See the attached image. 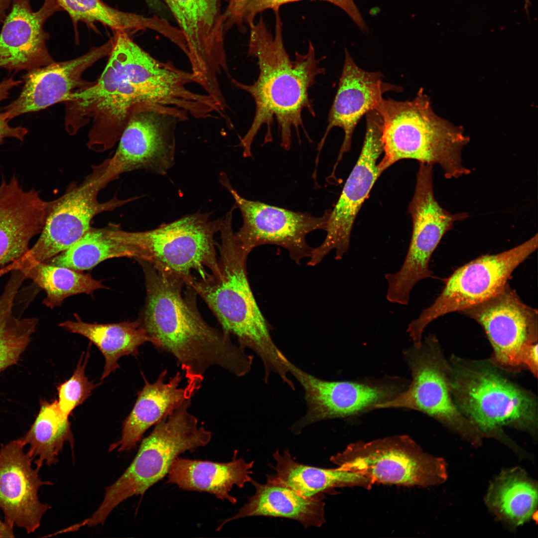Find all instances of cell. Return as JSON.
Instances as JSON below:
<instances>
[{
	"label": "cell",
	"instance_id": "obj_22",
	"mask_svg": "<svg viewBox=\"0 0 538 538\" xmlns=\"http://www.w3.org/2000/svg\"><path fill=\"white\" fill-rule=\"evenodd\" d=\"M113 43L112 37L76 58L54 62L28 71L22 77L24 84L19 95L3 108L2 113L6 119L10 121L23 114L64 102L70 94L91 84L83 79L84 72L98 60L109 55Z\"/></svg>",
	"mask_w": 538,
	"mask_h": 538
},
{
	"label": "cell",
	"instance_id": "obj_19",
	"mask_svg": "<svg viewBox=\"0 0 538 538\" xmlns=\"http://www.w3.org/2000/svg\"><path fill=\"white\" fill-rule=\"evenodd\" d=\"M184 37L192 73L201 83L228 72L221 0H163Z\"/></svg>",
	"mask_w": 538,
	"mask_h": 538
},
{
	"label": "cell",
	"instance_id": "obj_4",
	"mask_svg": "<svg viewBox=\"0 0 538 538\" xmlns=\"http://www.w3.org/2000/svg\"><path fill=\"white\" fill-rule=\"evenodd\" d=\"M233 213L224 217L220 230L219 269L195 278L192 287L207 304L222 330L235 336L239 346L250 349L261 359L267 381L270 372L285 379L288 360L275 345L269 326L254 296L247 271L246 254L236 243Z\"/></svg>",
	"mask_w": 538,
	"mask_h": 538
},
{
	"label": "cell",
	"instance_id": "obj_38",
	"mask_svg": "<svg viewBox=\"0 0 538 538\" xmlns=\"http://www.w3.org/2000/svg\"><path fill=\"white\" fill-rule=\"evenodd\" d=\"M21 80H15L12 77L3 79L0 82V102L7 98L10 90L22 83ZM4 114L0 113V144L7 137L15 138L22 141L28 133L26 128L22 127H11L8 124Z\"/></svg>",
	"mask_w": 538,
	"mask_h": 538
},
{
	"label": "cell",
	"instance_id": "obj_24",
	"mask_svg": "<svg viewBox=\"0 0 538 538\" xmlns=\"http://www.w3.org/2000/svg\"><path fill=\"white\" fill-rule=\"evenodd\" d=\"M50 202L34 189L24 191L15 176L0 185V268L21 259L43 227Z\"/></svg>",
	"mask_w": 538,
	"mask_h": 538
},
{
	"label": "cell",
	"instance_id": "obj_23",
	"mask_svg": "<svg viewBox=\"0 0 538 538\" xmlns=\"http://www.w3.org/2000/svg\"><path fill=\"white\" fill-rule=\"evenodd\" d=\"M402 90V87L384 82L381 72L362 69L345 49L344 63L329 113L328 125L318 146L319 153L330 131L334 127L343 130L344 137L332 174L344 154L350 150L354 131L362 117L376 109L383 99L384 93Z\"/></svg>",
	"mask_w": 538,
	"mask_h": 538
},
{
	"label": "cell",
	"instance_id": "obj_35",
	"mask_svg": "<svg viewBox=\"0 0 538 538\" xmlns=\"http://www.w3.org/2000/svg\"><path fill=\"white\" fill-rule=\"evenodd\" d=\"M119 257L135 259L136 254L130 246L112 238L107 228L91 227L68 249L44 262L82 271L105 260Z\"/></svg>",
	"mask_w": 538,
	"mask_h": 538
},
{
	"label": "cell",
	"instance_id": "obj_32",
	"mask_svg": "<svg viewBox=\"0 0 538 538\" xmlns=\"http://www.w3.org/2000/svg\"><path fill=\"white\" fill-rule=\"evenodd\" d=\"M62 10L70 16L75 31L77 24L84 22L92 25L100 23L113 32L128 33L150 29L164 35L168 31L167 21L159 16H145L118 10L102 0H56Z\"/></svg>",
	"mask_w": 538,
	"mask_h": 538
},
{
	"label": "cell",
	"instance_id": "obj_27",
	"mask_svg": "<svg viewBox=\"0 0 538 538\" xmlns=\"http://www.w3.org/2000/svg\"><path fill=\"white\" fill-rule=\"evenodd\" d=\"M220 463L177 457L168 473L169 483L186 491L207 492L217 499L235 504L237 499L230 495L234 486L243 488L251 482L254 461L243 458Z\"/></svg>",
	"mask_w": 538,
	"mask_h": 538
},
{
	"label": "cell",
	"instance_id": "obj_15",
	"mask_svg": "<svg viewBox=\"0 0 538 538\" xmlns=\"http://www.w3.org/2000/svg\"><path fill=\"white\" fill-rule=\"evenodd\" d=\"M288 367L304 390L307 406L305 414L292 426L294 434L318 421L354 417L376 409L398 397L409 384L398 377L330 381L310 375L290 361Z\"/></svg>",
	"mask_w": 538,
	"mask_h": 538
},
{
	"label": "cell",
	"instance_id": "obj_10",
	"mask_svg": "<svg viewBox=\"0 0 538 538\" xmlns=\"http://www.w3.org/2000/svg\"><path fill=\"white\" fill-rule=\"evenodd\" d=\"M330 460L341 469L366 477L373 484L428 487L446 478L443 460L425 452L407 435L352 442Z\"/></svg>",
	"mask_w": 538,
	"mask_h": 538
},
{
	"label": "cell",
	"instance_id": "obj_5",
	"mask_svg": "<svg viewBox=\"0 0 538 538\" xmlns=\"http://www.w3.org/2000/svg\"><path fill=\"white\" fill-rule=\"evenodd\" d=\"M375 110L383 120L384 156L378 164L381 173L404 159L437 164L447 179H456L471 173L462 158V149L470 141L469 136L462 127L435 114L422 88L410 101L383 98Z\"/></svg>",
	"mask_w": 538,
	"mask_h": 538
},
{
	"label": "cell",
	"instance_id": "obj_26",
	"mask_svg": "<svg viewBox=\"0 0 538 538\" xmlns=\"http://www.w3.org/2000/svg\"><path fill=\"white\" fill-rule=\"evenodd\" d=\"M260 483L253 479V495L234 516L224 520L217 529L232 520L250 517L282 518L296 521L303 527H321L325 523L324 494L303 496L285 485L274 474L267 475Z\"/></svg>",
	"mask_w": 538,
	"mask_h": 538
},
{
	"label": "cell",
	"instance_id": "obj_25",
	"mask_svg": "<svg viewBox=\"0 0 538 538\" xmlns=\"http://www.w3.org/2000/svg\"><path fill=\"white\" fill-rule=\"evenodd\" d=\"M166 374V370L162 371L152 383L143 376L144 386L124 421L120 439L110 445L109 451L124 452L134 448L149 428L191 399L201 387L193 382L180 387L182 380L180 372L165 382Z\"/></svg>",
	"mask_w": 538,
	"mask_h": 538
},
{
	"label": "cell",
	"instance_id": "obj_3",
	"mask_svg": "<svg viewBox=\"0 0 538 538\" xmlns=\"http://www.w3.org/2000/svg\"><path fill=\"white\" fill-rule=\"evenodd\" d=\"M107 65L98 80L70 94L66 103L67 131L76 133L92 123L88 145L102 151L120 137L133 110L146 104H161L144 69L143 50L124 31L114 32Z\"/></svg>",
	"mask_w": 538,
	"mask_h": 538
},
{
	"label": "cell",
	"instance_id": "obj_7",
	"mask_svg": "<svg viewBox=\"0 0 538 538\" xmlns=\"http://www.w3.org/2000/svg\"><path fill=\"white\" fill-rule=\"evenodd\" d=\"M211 213L197 212L146 231L130 232L108 228L110 236L131 246L136 260L146 262L156 269L182 279L191 286L193 270L203 277L219 269L214 239L223 218L210 219Z\"/></svg>",
	"mask_w": 538,
	"mask_h": 538
},
{
	"label": "cell",
	"instance_id": "obj_17",
	"mask_svg": "<svg viewBox=\"0 0 538 538\" xmlns=\"http://www.w3.org/2000/svg\"><path fill=\"white\" fill-rule=\"evenodd\" d=\"M366 116L364 141L357 161L348 176L333 209L329 210L323 243L313 248L307 265L319 264L331 251L340 260L348 252L356 216L375 182L381 175L378 160L384 152L383 120L374 110Z\"/></svg>",
	"mask_w": 538,
	"mask_h": 538
},
{
	"label": "cell",
	"instance_id": "obj_1",
	"mask_svg": "<svg viewBox=\"0 0 538 538\" xmlns=\"http://www.w3.org/2000/svg\"><path fill=\"white\" fill-rule=\"evenodd\" d=\"M137 261L143 269L146 292L139 319L154 346L174 357L187 382L202 384L205 373L215 366L238 377L247 374L253 357L233 343L230 335L204 319L192 286Z\"/></svg>",
	"mask_w": 538,
	"mask_h": 538
},
{
	"label": "cell",
	"instance_id": "obj_8",
	"mask_svg": "<svg viewBox=\"0 0 538 538\" xmlns=\"http://www.w3.org/2000/svg\"><path fill=\"white\" fill-rule=\"evenodd\" d=\"M448 365L453 400L464 417L482 434L505 426L533 432L537 427L534 397L485 363L453 359Z\"/></svg>",
	"mask_w": 538,
	"mask_h": 538
},
{
	"label": "cell",
	"instance_id": "obj_39",
	"mask_svg": "<svg viewBox=\"0 0 538 538\" xmlns=\"http://www.w3.org/2000/svg\"><path fill=\"white\" fill-rule=\"evenodd\" d=\"M246 0H225L227 6L223 12L225 33L235 26L236 20Z\"/></svg>",
	"mask_w": 538,
	"mask_h": 538
},
{
	"label": "cell",
	"instance_id": "obj_13",
	"mask_svg": "<svg viewBox=\"0 0 538 538\" xmlns=\"http://www.w3.org/2000/svg\"><path fill=\"white\" fill-rule=\"evenodd\" d=\"M412 380L407 388L393 400L376 409L398 408L415 410L433 417L469 440L478 441L481 433L462 414L451 392L448 364L434 336L404 353Z\"/></svg>",
	"mask_w": 538,
	"mask_h": 538
},
{
	"label": "cell",
	"instance_id": "obj_37",
	"mask_svg": "<svg viewBox=\"0 0 538 538\" xmlns=\"http://www.w3.org/2000/svg\"><path fill=\"white\" fill-rule=\"evenodd\" d=\"M89 351L83 352L72 376L57 387V402L62 412L69 416L73 410L91 395L97 385L88 380L85 369Z\"/></svg>",
	"mask_w": 538,
	"mask_h": 538
},
{
	"label": "cell",
	"instance_id": "obj_18",
	"mask_svg": "<svg viewBox=\"0 0 538 538\" xmlns=\"http://www.w3.org/2000/svg\"><path fill=\"white\" fill-rule=\"evenodd\" d=\"M484 329L498 365L510 369L523 365L525 355L538 340L537 309L525 304L508 284L491 299L460 312Z\"/></svg>",
	"mask_w": 538,
	"mask_h": 538
},
{
	"label": "cell",
	"instance_id": "obj_9",
	"mask_svg": "<svg viewBox=\"0 0 538 538\" xmlns=\"http://www.w3.org/2000/svg\"><path fill=\"white\" fill-rule=\"evenodd\" d=\"M538 234L509 250L485 255L458 268L445 280L434 302L408 325L406 332L419 347L425 328L446 314L460 312L501 293L514 270L537 249Z\"/></svg>",
	"mask_w": 538,
	"mask_h": 538
},
{
	"label": "cell",
	"instance_id": "obj_42",
	"mask_svg": "<svg viewBox=\"0 0 538 538\" xmlns=\"http://www.w3.org/2000/svg\"><path fill=\"white\" fill-rule=\"evenodd\" d=\"M149 8L158 13H162L165 9L164 3L161 0H143Z\"/></svg>",
	"mask_w": 538,
	"mask_h": 538
},
{
	"label": "cell",
	"instance_id": "obj_14",
	"mask_svg": "<svg viewBox=\"0 0 538 538\" xmlns=\"http://www.w3.org/2000/svg\"><path fill=\"white\" fill-rule=\"evenodd\" d=\"M102 163L79 185L70 187L60 198L50 201L45 221L37 241L27 253L15 263L23 265L46 262L65 251L90 228L98 214L111 211L128 202L116 197L100 202L99 192L109 182Z\"/></svg>",
	"mask_w": 538,
	"mask_h": 538
},
{
	"label": "cell",
	"instance_id": "obj_6",
	"mask_svg": "<svg viewBox=\"0 0 538 538\" xmlns=\"http://www.w3.org/2000/svg\"><path fill=\"white\" fill-rule=\"evenodd\" d=\"M191 399L159 422L142 439L137 453L124 473L105 489L104 499L89 518L93 526L103 525L110 513L123 501L143 495L168 473L179 454L207 445L212 432L199 425L197 417L189 411Z\"/></svg>",
	"mask_w": 538,
	"mask_h": 538
},
{
	"label": "cell",
	"instance_id": "obj_11",
	"mask_svg": "<svg viewBox=\"0 0 538 538\" xmlns=\"http://www.w3.org/2000/svg\"><path fill=\"white\" fill-rule=\"evenodd\" d=\"M433 165L419 163L413 198L408 207L412 232L404 261L397 272L385 275L387 299L407 305L411 291L419 281L432 275L431 257L442 238L455 222L465 219L467 213L452 214L436 201L433 189Z\"/></svg>",
	"mask_w": 538,
	"mask_h": 538
},
{
	"label": "cell",
	"instance_id": "obj_20",
	"mask_svg": "<svg viewBox=\"0 0 538 538\" xmlns=\"http://www.w3.org/2000/svg\"><path fill=\"white\" fill-rule=\"evenodd\" d=\"M24 446L18 438L0 447V509L8 527L23 528L30 534L39 527L43 516L51 508L40 501L38 490L52 483L40 479V469L32 467L33 459Z\"/></svg>",
	"mask_w": 538,
	"mask_h": 538
},
{
	"label": "cell",
	"instance_id": "obj_41",
	"mask_svg": "<svg viewBox=\"0 0 538 538\" xmlns=\"http://www.w3.org/2000/svg\"><path fill=\"white\" fill-rule=\"evenodd\" d=\"M12 0H0V23H2L11 6Z\"/></svg>",
	"mask_w": 538,
	"mask_h": 538
},
{
	"label": "cell",
	"instance_id": "obj_33",
	"mask_svg": "<svg viewBox=\"0 0 538 538\" xmlns=\"http://www.w3.org/2000/svg\"><path fill=\"white\" fill-rule=\"evenodd\" d=\"M11 272L0 297V372L16 363L38 322L36 318H20L14 314L15 298L26 278L19 270Z\"/></svg>",
	"mask_w": 538,
	"mask_h": 538
},
{
	"label": "cell",
	"instance_id": "obj_29",
	"mask_svg": "<svg viewBox=\"0 0 538 538\" xmlns=\"http://www.w3.org/2000/svg\"><path fill=\"white\" fill-rule=\"evenodd\" d=\"M273 457L276 462L274 476L304 497L324 494L337 488L359 487L370 489L373 485L366 477L338 467L322 468L298 463L288 449L282 453L276 450Z\"/></svg>",
	"mask_w": 538,
	"mask_h": 538
},
{
	"label": "cell",
	"instance_id": "obj_16",
	"mask_svg": "<svg viewBox=\"0 0 538 538\" xmlns=\"http://www.w3.org/2000/svg\"><path fill=\"white\" fill-rule=\"evenodd\" d=\"M220 180L241 212L243 225L234 233V237L246 253L249 255L261 245H273L286 249L291 259L297 264L302 259L309 258L313 248L307 243L306 236L314 231L325 230L329 210L317 217L248 200L233 188L224 173L220 175Z\"/></svg>",
	"mask_w": 538,
	"mask_h": 538
},
{
	"label": "cell",
	"instance_id": "obj_34",
	"mask_svg": "<svg viewBox=\"0 0 538 538\" xmlns=\"http://www.w3.org/2000/svg\"><path fill=\"white\" fill-rule=\"evenodd\" d=\"M19 270L26 279H31L46 293L43 303L53 309L61 306L67 297L79 293L92 294L101 288H107L102 280L89 274L46 262L19 265L11 271Z\"/></svg>",
	"mask_w": 538,
	"mask_h": 538
},
{
	"label": "cell",
	"instance_id": "obj_36",
	"mask_svg": "<svg viewBox=\"0 0 538 538\" xmlns=\"http://www.w3.org/2000/svg\"><path fill=\"white\" fill-rule=\"evenodd\" d=\"M304 0H246L236 19L235 26L244 32L255 23L257 15L268 9L273 11L286 3ZM329 2L343 10L364 32L368 28L353 0H320Z\"/></svg>",
	"mask_w": 538,
	"mask_h": 538
},
{
	"label": "cell",
	"instance_id": "obj_31",
	"mask_svg": "<svg viewBox=\"0 0 538 538\" xmlns=\"http://www.w3.org/2000/svg\"><path fill=\"white\" fill-rule=\"evenodd\" d=\"M486 502L502 519L519 526L529 521L537 509V487L522 470H506L491 485Z\"/></svg>",
	"mask_w": 538,
	"mask_h": 538
},
{
	"label": "cell",
	"instance_id": "obj_21",
	"mask_svg": "<svg viewBox=\"0 0 538 538\" xmlns=\"http://www.w3.org/2000/svg\"><path fill=\"white\" fill-rule=\"evenodd\" d=\"M0 32V68L9 72L30 70L55 62L46 41L44 25L55 13L63 11L56 0H44L33 10L30 0H12Z\"/></svg>",
	"mask_w": 538,
	"mask_h": 538
},
{
	"label": "cell",
	"instance_id": "obj_28",
	"mask_svg": "<svg viewBox=\"0 0 538 538\" xmlns=\"http://www.w3.org/2000/svg\"><path fill=\"white\" fill-rule=\"evenodd\" d=\"M75 320H67L59 326L66 331L81 335L88 339L102 352L105 365L101 377L103 380L119 368L118 361L126 355L136 356L138 348L145 342L154 345L139 319L117 323H89L74 314Z\"/></svg>",
	"mask_w": 538,
	"mask_h": 538
},
{
	"label": "cell",
	"instance_id": "obj_30",
	"mask_svg": "<svg viewBox=\"0 0 538 538\" xmlns=\"http://www.w3.org/2000/svg\"><path fill=\"white\" fill-rule=\"evenodd\" d=\"M69 416L61 410L57 400L41 401L39 411L26 433L19 438L33 460L36 468L43 464L51 466L58 462L57 457L64 444L69 442L74 451V439Z\"/></svg>",
	"mask_w": 538,
	"mask_h": 538
},
{
	"label": "cell",
	"instance_id": "obj_43",
	"mask_svg": "<svg viewBox=\"0 0 538 538\" xmlns=\"http://www.w3.org/2000/svg\"><path fill=\"white\" fill-rule=\"evenodd\" d=\"M14 537L13 529L8 527L4 522L0 520V538Z\"/></svg>",
	"mask_w": 538,
	"mask_h": 538
},
{
	"label": "cell",
	"instance_id": "obj_2",
	"mask_svg": "<svg viewBox=\"0 0 538 538\" xmlns=\"http://www.w3.org/2000/svg\"><path fill=\"white\" fill-rule=\"evenodd\" d=\"M274 12L275 22L273 35L269 31L262 16L249 27L248 55L257 59L259 74L257 80L251 85L234 79L231 80L235 86L248 93L255 103L253 122L239 143L245 157L252 156L253 142L263 126L267 127L264 143L272 140L274 119L277 124L281 146L285 150L291 147L293 130H295L298 137L301 129L308 137L302 113L306 110L312 116H315L308 90L315 83L318 76L325 72L324 68L320 65L323 58L316 57L310 41L306 53L296 52L294 59L290 58L283 43L279 9Z\"/></svg>",
	"mask_w": 538,
	"mask_h": 538
},
{
	"label": "cell",
	"instance_id": "obj_40",
	"mask_svg": "<svg viewBox=\"0 0 538 538\" xmlns=\"http://www.w3.org/2000/svg\"><path fill=\"white\" fill-rule=\"evenodd\" d=\"M523 365L527 367L536 376L538 374V343L532 344L527 351L523 360Z\"/></svg>",
	"mask_w": 538,
	"mask_h": 538
},
{
	"label": "cell",
	"instance_id": "obj_12",
	"mask_svg": "<svg viewBox=\"0 0 538 538\" xmlns=\"http://www.w3.org/2000/svg\"><path fill=\"white\" fill-rule=\"evenodd\" d=\"M188 115L182 109L157 104L134 108L115 154L104 161L109 181L137 169L166 174L174 163L177 126L187 120Z\"/></svg>",
	"mask_w": 538,
	"mask_h": 538
}]
</instances>
